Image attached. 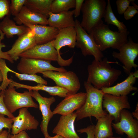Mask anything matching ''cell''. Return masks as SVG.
Instances as JSON below:
<instances>
[{"label": "cell", "mask_w": 138, "mask_h": 138, "mask_svg": "<svg viewBox=\"0 0 138 138\" xmlns=\"http://www.w3.org/2000/svg\"><path fill=\"white\" fill-rule=\"evenodd\" d=\"M106 57L100 61L94 60L87 67V82L100 90L113 85L121 75L120 70L111 67Z\"/></svg>", "instance_id": "obj_1"}, {"label": "cell", "mask_w": 138, "mask_h": 138, "mask_svg": "<svg viewBox=\"0 0 138 138\" xmlns=\"http://www.w3.org/2000/svg\"><path fill=\"white\" fill-rule=\"evenodd\" d=\"M84 84L86 92V98L84 105L75 112L77 121L92 116L97 120L107 115V113L103 109L104 93L86 81L84 82Z\"/></svg>", "instance_id": "obj_2"}, {"label": "cell", "mask_w": 138, "mask_h": 138, "mask_svg": "<svg viewBox=\"0 0 138 138\" xmlns=\"http://www.w3.org/2000/svg\"><path fill=\"white\" fill-rule=\"evenodd\" d=\"M90 34L102 52L110 48L119 50L128 41L129 32L113 31L109 29L108 25L103 23L92 29Z\"/></svg>", "instance_id": "obj_3"}, {"label": "cell", "mask_w": 138, "mask_h": 138, "mask_svg": "<svg viewBox=\"0 0 138 138\" xmlns=\"http://www.w3.org/2000/svg\"><path fill=\"white\" fill-rule=\"evenodd\" d=\"M81 11L82 18L80 25L88 33L93 28L103 23L107 3L105 0H86Z\"/></svg>", "instance_id": "obj_4"}, {"label": "cell", "mask_w": 138, "mask_h": 138, "mask_svg": "<svg viewBox=\"0 0 138 138\" xmlns=\"http://www.w3.org/2000/svg\"><path fill=\"white\" fill-rule=\"evenodd\" d=\"M52 41L44 44L36 45L21 54L19 57L57 61L62 67L69 65L73 61V56L68 60L64 59L54 47Z\"/></svg>", "instance_id": "obj_5"}, {"label": "cell", "mask_w": 138, "mask_h": 138, "mask_svg": "<svg viewBox=\"0 0 138 138\" xmlns=\"http://www.w3.org/2000/svg\"><path fill=\"white\" fill-rule=\"evenodd\" d=\"M3 90L4 101L8 111L13 114L17 110L23 108H39L38 105L33 100L31 95L32 90L17 92L14 87L8 86Z\"/></svg>", "instance_id": "obj_6"}, {"label": "cell", "mask_w": 138, "mask_h": 138, "mask_svg": "<svg viewBox=\"0 0 138 138\" xmlns=\"http://www.w3.org/2000/svg\"><path fill=\"white\" fill-rule=\"evenodd\" d=\"M74 26L76 32V46L80 49L83 55L86 56L92 55L95 60L100 61L104 55L96 44L93 36L81 27L80 22L77 19Z\"/></svg>", "instance_id": "obj_7"}, {"label": "cell", "mask_w": 138, "mask_h": 138, "mask_svg": "<svg viewBox=\"0 0 138 138\" xmlns=\"http://www.w3.org/2000/svg\"><path fill=\"white\" fill-rule=\"evenodd\" d=\"M40 73L44 77L53 80L56 85L67 90L69 95L76 94L80 89V84L79 79L76 74L73 71H48Z\"/></svg>", "instance_id": "obj_8"}, {"label": "cell", "mask_w": 138, "mask_h": 138, "mask_svg": "<svg viewBox=\"0 0 138 138\" xmlns=\"http://www.w3.org/2000/svg\"><path fill=\"white\" fill-rule=\"evenodd\" d=\"M51 61L42 59L21 57L17 69L21 73L32 74L48 71L65 72L63 67H56L51 64Z\"/></svg>", "instance_id": "obj_9"}, {"label": "cell", "mask_w": 138, "mask_h": 138, "mask_svg": "<svg viewBox=\"0 0 138 138\" xmlns=\"http://www.w3.org/2000/svg\"><path fill=\"white\" fill-rule=\"evenodd\" d=\"M119 50V53L113 51L112 56L122 64L124 72L129 75L133 68L136 69L138 66L134 62L138 55V43L134 42L130 38Z\"/></svg>", "instance_id": "obj_10"}, {"label": "cell", "mask_w": 138, "mask_h": 138, "mask_svg": "<svg viewBox=\"0 0 138 138\" xmlns=\"http://www.w3.org/2000/svg\"><path fill=\"white\" fill-rule=\"evenodd\" d=\"M112 127L119 134H125L128 138H138V121L126 109L122 110L119 121L113 123Z\"/></svg>", "instance_id": "obj_11"}, {"label": "cell", "mask_w": 138, "mask_h": 138, "mask_svg": "<svg viewBox=\"0 0 138 138\" xmlns=\"http://www.w3.org/2000/svg\"><path fill=\"white\" fill-rule=\"evenodd\" d=\"M102 106L108 114L114 117L115 122L119 121L122 110L131 108L127 96H117L107 93L104 94L103 96Z\"/></svg>", "instance_id": "obj_12"}, {"label": "cell", "mask_w": 138, "mask_h": 138, "mask_svg": "<svg viewBox=\"0 0 138 138\" xmlns=\"http://www.w3.org/2000/svg\"><path fill=\"white\" fill-rule=\"evenodd\" d=\"M38 103L39 108L42 114V121L40 125L41 131L44 138L50 135L48 132V126L49 122L53 116L50 109L51 105L56 101L53 97L49 98L43 97L38 91L32 90L31 95Z\"/></svg>", "instance_id": "obj_13"}, {"label": "cell", "mask_w": 138, "mask_h": 138, "mask_svg": "<svg viewBox=\"0 0 138 138\" xmlns=\"http://www.w3.org/2000/svg\"><path fill=\"white\" fill-rule=\"evenodd\" d=\"M86 93L80 92L68 95L52 111L53 115H67L80 108L85 103Z\"/></svg>", "instance_id": "obj_14"}, {"label": "cell", "mask_w": 138, "mask_h": 138, "mask_svg": "<svg viewBox=\"0 0 138 138\" xmlns=\"http://www.w3.org/2000/svg\"><path fill=\"white\" fill-rule=\"evenodd\" d=\"M13 121L11 128V134H17L26 130L37 129L39 125L38 121L32 115L28 108L19 109L18 116L12 119Z\"/></svg>", "instance_id": "obj_15"}, {"label": "cell", "mask_w": 138, "mask_h": 138, "mask_svg": "<svg viewBox=\"0 0 138 138\" xmlns=\"http://www.w3.org/2000/svg\"><path fill=\"white\" fill-rule=\"evenodd\" d=\"M76 117L75 113L74 112L67 115L61 116L53 130L52 133L64 138H81L75 129L74 123Z\"/></svg>", "instance_id": "obj_16"}, {"label": "cell", "mask_w": 138, "mask_h": 138, "mask_svg": "<svg viewBox=\"0 0 138 138\" xmlns=\"http://www.w3.org/2000/svg\"><path fill=\"white\" fill-rule=\"evenodd\" d=\"M36 45L33 33L30 30L18 37L11 49L6 52L14 61H17L21 54Z\"/></svg>", "instance_id": "obj_17"}, {"label": "cell", "mask_w": 138, "mask_h": 138, "mask_svg": "<svg viewBox=\"0 0 138 138\" xmlns=\"http://www.w3.org/2000/svg\"><path fill=\"white\" fill-rule=\"evenodd\" d=\"M128 76L124 81L115 86L103 88L101 90L104 94L107 93L114 96H127L133 91H136L137 87L133 86L138 77V71L131 72Z\"/></svg>", "instance_id": "obj_18"}, {"label": "cell", "mask_w": 138, "mask_h": 138, "mask_svg": "<svg viewBox=\"0 0 138 138\" xmlns=\"http://www.w3.org/2000/svg\"><path fill=\"white\" fill-rule=\"evenodd\" d=\"M33 32L37 45L45 44L54 40L59 29L50 26L26 24Z\"/></svg>", "instance_id": "obj_19"}, {"label": "cell", "mask_w": 138, "mask_h": 138, "mask_svg": "<svg viewBox=\"0 0 138 138\" xmlns=\"http://www.w3.org/2000/svg\"><path fill=\"white\" fill-rule=\"evenodd\" d=\"M76 32L74 26L59 29L55 39L52 41L53 45L59 53L62 47L68 46L74 48L76 46Z\"/></svg>", "instance_id": "obj_20"}, {"label": "cell", "mask_w": 138, "mask_h": 138, "mask_svg": "<svg viewBox=\"0 0 138 138\" xmlns=\"http://www.w3.org/2000/svg\"><path fill=\"white\" fill-rule=\"evenodd\" d=\"M19 25H48L47 18L45 16L30 10L25 5L19 14L14 18Z\"/></svg>", "instance_id": "obj_21"}, {"label": "cell", "mask_w": 138, "mask_h": 138, "mask_svg": "<svg viewBox=\"0 0 138 138\" xmlns=\"http://www.w3.org/2000/svg\"><path fill=\"white\" fill-rule=\"evenodd\" d=\"M74 13V10L57 14L50 12L48 19V25L59 29L70 26L74 27L75 22L73 17Z\"/></svg>", "instance_id": "obj_22"}, {"label": "cell", "mask_w": 138, "mask_h": 138, "mask_svg": "<svg viewBox=\"0 0 138 138\" xmlns=\"http://www.w3.org/2000/svg\"><path fill=\"white\" fill-rule=\"evenodd\" d=\"M9 79L10 82L9 86L15 87L17 89L22 88L27 89L28 91L42 90L48 92L51 95L57 96L61 98H65L69 95L67 90L58 86H47L44 85L38 84L36 86H30L17 82L11 78Z\"/></svg>", "instance_id": "obj_23"}, {"label": "cell", "mask_w": 138, "mask_h": 138, "mask_svg": "<svg viewBox=\"0 0 138 138\" xmlns=\"http://www.w3.org/2000/svg\"><path fill=\"white\" fill-rule=\"evenodd\" d=\"M0 30L8 38L15 35L20 36L30 31V28L25 25L18 26L10 18V15L6 16L0 22Z\"/></svg>", "instance_id": "obj_24"}, {"label": "cell", "mask_w": 138, "mask_h": 138, "mask_svg": "<svg viewBox=\"0 0 138 138\" xmlns=\"http://www.w3.org/2000/svg\"><path fill=\"white\" fill-rule=\"evenodd\" d=\"M114 117L107 114L98 119L95 126V138H107L113 136L112 121Z\"/></svg>", "instance_id": "obj_25"}, {"label": "cell", "mask_w": 138, "mask_h": 138, "mask_svg": "<svg viewBox=\"0 0 138 138\" xmlns=\"http://www.w3.org/2000/svg\"><path fill=\"white\" fill-rule=\"evenodd\" d=\"M53 0H27L24 5L32 12L42 15L48 18L51 12V5Z\"/></svg>", "instance_id": "obj_26"}, {"label": "cell", "mask_w": 138, "mask_h": 138, "mask_svg": "<svg viewBox=\"0 0 138 138\" xmlns=\"http://www.w3.org/2000/svg\"><path fill=\"white\" fill-rule=\"evenodd\" d=\"M103 18L105 22L108 25L111 24L116 26L119 32H125L127 31V28L123 22L119 21L114 14L110 0H107Z\"/></svg>", "instance_id": "obj_27"}, {"label": "cell", "mask_w": 138, "mask_h": 138, "mask_svg": "<svg viewBox=\"0 0 138 138\" xmlns=\"http://www.w3.org/2000/svg\"><path fill=\"white\" fill-rule=\"evenodd\" d=\"M75 0H53L50 7L51 12L57 14L69 11L75 8Z\"/></svg>", "instance_id": "obj_28"}, {"label": "cell", "mask_w": 138, "mask_h": 138, "mask_svg": "<svg viewBox=\"0 0 138 138\" xmlns=\"http://www.w3.org/2000/svg\"><path fill=\"white\" fill-rule=\"evenodd\" d=\"M8 72H10L14 74L15 76L20 80H27L34 81L38 84H41L47 85V81L43 78L41 76L36 74H27L20 73L15 72L8 68Z\"/></svg>", "instance_id": "obj_29"}, {"label": "cell", "mask_w": 138, "mask_h": 138, "mask_svg": "<svg viewBox=\"0 0 138 138\" xmlns=\"http://www.w3.org/2000/svg\"><path fill=\"white\" fill-rule=\"evenodd\" d=\"M8 67L6 63L5 60L0 59V70L3 76L2 82L0 85L1 91L5 90L8 87L10 83V80L7 77V73L8 72Z\"/></svg>", "instance_id": "obj_30"}, {"label": "cell", "mask_w": 138, "mask_h": 138, "mask_svg": "<svg viewBox=\"0 0 138 138\" xmlns=\"http://www.w3.org/2000/svg\"><path fill=\"white\" fill-rule=\"evenodd\" d=\"M27 0H11L10 4V13L15 16L20 12Z\"/></svg>", "instance_id": "obj_31"}, {"label": "cell", "mask_w": 138, "mask_h": 138, "mask_svg": "<svg viewBox=\"0 0 138 138\" xmlns=\"http://www.w3.org/2000/svg\"><path fill=\"white\" fill-rule=\"evenodd\" d=\"M4 114H0V133L4 128L7 129L9 133L13 123L12 119L5 117Z\"/></svg>", "instance_id": "obj_32"}, {"label": "cell", "mask_w": 138, "mask_h": 138, "mask_svg": "<svg viewBox=\"0 0 138 138\" xmlns=\"http://www.w3.org/2000/svg\"><path fill=\"white\" fill-rule=\"evenodd\" d=\"M10 4L9 0H0V19L10 15Z\"/></svg>", "instance_id": "obj_33"}, {"label": "cell", "mask_w": 138, "mask_h": 138, "mask_svg": "<svg viewBox=\"0 0 138 138\" xmlns=\"http://www.w3.org/2000/svg\"><path fill=\"white\" fill-rule=\"evenodd\" d=\"M130 0H117L116 3L118 13L120 15L123 14L130 3Z\"/></svg>", "instance_id": "obj_34"}, {"label": "cell", "mask_w": 138, "mask_h": 138, "mask_svg": "<svg viewBox=\"0 0 138 138\" xmlns=\"http://www.w3.org/2000/svg\"><path fill=\"white\" fill-rule=\"evenodd\" d=\"M4 34L0 30V59H6L11 63H14V61L7 54L6 52H4L2 50V48L6 46L4 43L2 42V40L4 38Z\"/></svg>", "instance_id": "obj_35"}, {"label": "cell", "mask_w": 138, "mask_h": 138, "mask_svg": "<svg viewBox=\"0 0 138 138\" xmlns=\"http://www.w3.org/2000/svg\"><path fill=\"white\" fill-rule=\"evenodd\" d=\"M3 98V91H1V94L0 96V114H4L8 118L13 119L15 116L8 110L4 102Z\"/></svg>", "instance_id": "obj_36"}, {"label": "cell", "mask_w": 138, "mask_h": 138, "mask_svg": "<svg viewBox=\"0 0 138 138\" xmlns=\"http://www.w3.org/2000/svg\"><path fill=\"white\" fill-rule=\"evenodd\" d=\"M95 126L94 125H90L86 128L77 130V131L80 134L86 133L87 135V138H95Z\"/></svg>", "instance_id": "obj_37"}, {"label": "cell", "mask_w": 138, "mask_h": 138, "mask_svg": "<svg viewBox=\"0 0 138 138\" xmlns=\"http://www.w3.org/2000/svg\"><path fill=\"white\" fill-rule=\"evenodd\" d=\"M138 13L137 9L133 6L129 5L123 14L124 17L126 20H130Z\"/></svg>", "instance_id": "obj_38"}, {"label": "cell", "mask_w": 138, "mask_h": 138, "mask_svg": "<svg viewBox=\"0 0 138 138\" xmlns=\"http://www.w3.org/2000/svg\"><path fill=\"white\" fill-rule=\"evenodd\" d=\"M84 0H75V9H74V15L75 17H77L80 15Z\"/></svg>", "instance_id": "obj_39"}, {"label": "cell", "mask_w": 138, "mask_h": 138, "mask_svg": "<svg viewBox=\"0 0 138 138\" xmlns=\"http://www.w3.org/2000/svg\"><path fill=\"white\" fill-rule=\"evenodd\" d=\"M8 138H30L26 131H23L16 134H10L9 133Z\"/></svg>", "instance_id": "obj_40"}, {"label": "cell", "mask_w": 138, "mask_h": 138, "mask_svg": "<svg viewBox=\"0 0 138 138\" xmlns=\"http://www.w3.org/2000/svg\"><path fill=\"white\" fill-rule=\"evenodd\" d=\"M132 114L133 117L138 120V103L136 104V108L134 111L132 112Z\"/></svg>", "instance_id": "obj_41"}, {"label": "cell", "mask_w": 138, "mask_h": 138, "mask_svg": "<svg viewBox=\"0 0 138 138\" xmlns=\"http://www.w3.org/2000/svg\"><path fill=\"white\" fill-rule=\"evenodd\" d=\"M9 133L6 130H3L0 133V138H8Z\"/></svg>", "instance_id": "obj_42"}, {"label": "cell", "mask_w": 138, "mask_h": 138, "mask_svg": "<svg viewBox=\"0 0 138 138\" xmlns=\"http://www.w3.org/2000/svg\"><path fill=\"white\" fill-rule=\"evenodd\" d=\"M47 138H64L61 136L57 134L53 136H49Z\"/></svg>", "instance_id": "obj_43"}, {"label": "cell", "mask_w": 138, "mask_h": 138, "mask_svg": "<svg viewBox=\"0 0 138 138\" xmlns=\"http://www.w3.org/2000/svg\"><path fill=\"white\" fill-rule=\"evenodd\" d=\"M3 79V76L2 75V74L1 72V71L0 70V83L2 81ZM1 91L0 89V96L1 95Z\"/></svg>", "instance_id": "obj_44"}, {"label": "cell", "mask_w": 138, "mask_h": 138, "mask_svg": "<svg viewBox=\"0 0 138 138\" xmlns=\"http://www.w3.org/2000/svg\"><path fill=\"white\" fill-rule=\"evenodd\" d=\"M131 3L133 5V6L136 9L138 10V6L135 3H134V2H131Z\"/></svg>", "instance_id": "obj_45"}, {"label": "cell", "mask_w": 138, "mask_h": 138, "mask_svg": "<svg viewBox=\"0 0 138 138\" xmlns=\"http://www.w3.org/2000/svg\"><path fill=\"white\" fill-rule=\"evenodd\" d=\"M107 138H122L120 137H114L113 136L108 137Z\"/></svg>", "instance_id": "obj_46"}]
</instances>
